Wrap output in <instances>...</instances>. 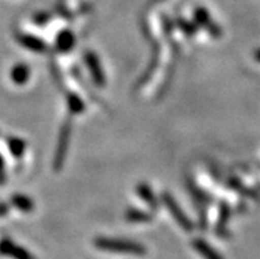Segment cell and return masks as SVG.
Segmentation results:
<instances>
[{"label": "cell", "instance_id": "6da1fadb", "mask_svg": "<svg viewBox=\"0 0 260 259\" xmlns=\"http://www.w3.org/2000/svg\"><path fill=\"white\" fill-rule=\"evenodd\" d=\"M95 246L105 251L111 253L132 254V255H144L145 249L140 243L131 242L124 240H114V238H96Z\"/></svg>", "mask_w": 260, "mask_h": 259}, {"label": "cell", "instance_id": "7a4b0ae2", "mask_svg": "<svg viewBox=\"0 0 260 259\" xmlns=\"http://www.w3.org/2000/svg\"><path fill=\"white\" fill-rule=\"evenodd\" d=\"M162 201H164V204L167 205V208L171 210V213H172V216H173V218L177 221L178 225H180L182 229H184V230H191V229H193V225H191L190 220H189L188 217L185 216L184 212H182V209L178 207L177 203H176L175 198H173L171 194H169V193L162 194Z\"/></svg>", "mask_w": 260, "mask_h": 259}, {"label": "cell", "instance_id": "3957f363", "mask_svg": "<svg viewBox=\"0 0 260 259\" xmlns=\"http://www.w3.org/2000/svg\"><path fill=\"white\" fill-rule=\"evenodd\" d=\"M85 61L87 64V68H89L90 73H91L92 78L94 81L96 82L98 86H103L106 82V78L103 76V70H102V66L99 64V60L98 57L95 56V53H91V52H87L85 54Z\"/></svg>", "mask_w": 260, "mask_h": 259}, {"label": "cell", "instance_id": "277c9868", "mask_svg": "<svg viewBox=\"0 0 260 259\" xmlns=\"http://www.w3.org/2000/svg\"><path fill=\"white\" fill-rule=\"evenodd\" d=\"M69 135H70V130L69 126H65L61 132V138H59V143L58 147H57V154H56V168L58 169L61 167V164L63 163V159H65L66 151H68V143H69Z\"/></svg>", "mask_w": 260, "mask_h": 259}, {"label": "cell", "instance_id": "5b68a950", "mask_svg": "<svg viewBox=\"0 0 260 259\" xmlns=\"http://www.w3.org/2000/svg\"><path fill=\"white\" fill-rule=\"evenodd\" d=\"M193 247H194L205 259H223L214 249H213V247L209 246L208 243L202 240H194Z\"/></svg>", "mask_w": 260, "mask_h": 259}, {"label": "cell", "instance_id": "8992f818", "mask_svg": "<svg viewBox=\"0 0 260 259\" xmlns=\"http://www.w3.org/2000/svg\"><path fill=\"white\" fill-rule=\"evenodd\" d=\"M138 193H139V196L142 197L143 200L145 201V203L148 204L149 207L153 208V209H156V208H157V203H156L155 194H153V192H152V189L148 187V185H145V184H140V185L138 187Z\"/></svg>", "mask_w": 260, "mask_h": 259}, {"label": "cell", "instance_id": "52a82bcc", "mask_svg": "<svg viewBox=\"0 0 260 259\" xmlns=\"http://www.w3.org/2000/svg\"><path fill=\"white\" fill-rule=\"evenodd\" d=\"M57 46L61 52H68L74 46V36L70 32L59 33L58 39H57Z\"/></svg>", "mask_w": 260, "mask_h": 259}, {"label": "cell", "instance_id": "ba28073f", "mask_svg": "<svg viewBox=\"0 0 260 259\" xmlns=\"http://www.w3.org/2000/svg\"><path fill=\"white\" fill-rule=\"evenodd\" d=\"M21 41H23L24 46L35 50V52H43V50H45V44H44L41 40L36 39V37L23 36L21 37Z\"/></svg>", "mask_w": 260, "mask_h": 259}, {"label": "cell", "instance_id": "9c48e42d", "mask_svg": "<svg viewBox=\"0 0 260 259\" xmlns=\"http://www.w3.org/2000/svg\"><path fill=\"white\" fill-rule=\"evenodd\" d=\"M12 78L15 82L24 83L26 79L29 78V69L24 64H20L12 70Z\"/></svg>", "mask_w": 260, "mask_h": 259}, {"label": "cell", "instance_id": "30bf717a", "mask_svg": "<svg viewBox=\"0 0 260 259\" xmlns=\"http://www.w3.org/2000/svg\"><path fill=\"white\" fill-rule=\"evenodd\" d=\"M68 103H69L70 111L73 112H81L83 111V108H85V105H83V102L78 98V95L76 94H69L68 97Z\"/></svg>", "mask_w": 260, "mask_h": 259}, {"label": "cell", "instance_id": "8fae6325", "mask_svg": "<svg viewBox=\"0 0 260 259\" xmlns=\"http://www.w3.org/2000/svg\"><path fill=\"white\" fill-rule=\"evenodd\" d=\"M127 220L136 221V222H143V221L152 220V217L147 213H143L140 210H129L127 213Z\"/></svg>", "mask_w": 260, "mask_h": 259}, {"label": "cell", "instance_id": "7c38bea8", "mask_svg": "<svg viewBox=\"0 0 260 259\" xmlns=\"http://www.w3.org/2000/svg\"><path fill=\"white\" fill-rule=\"evenodd\" d=\"M13 201H15V204H16L17 207L21 208V209H24V210H29V209H32V207H33L32 201L24 196H16Z\"/></svg>", "mask_w": 260, "mask_h": 259}, {"label": "cell", "instance_id": "4fadbf2b", "mask_svg": "<svg viewBox=\"0 0 260 259\" xmlns=\"http://www.w3.org/2000/svg\"><path fill=\"white\" fill-rule=\"evenodd\" d=\"M11 147H12V152L16 156L21 155L24 152V143L21 140H17V139H13V140L10 141Z\"/></svg>", "mask_w": 260, "mask_h": 259}]
</instances>
